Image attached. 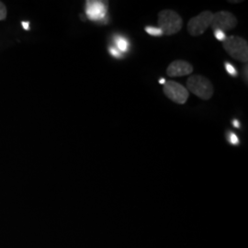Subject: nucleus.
Wrapping results in <instances>:
<instances>
[{
  "label": "nucleus",
  "instance_id": "obj_1",
  "mask_svg": "<svg viewBox=\"0 0 248 248\" xmlns=\"http://www.w3.org/2000/svg\"><path fill=\"white\" fill-rule=\"evenodd\" d=\"M183 27V19L172 9H164L158 13V28L164 35H174Z\"/></svg>",
  "mask_w": 248,
  "mask_h": 248
},
{
  "label": "nucleus",
  "instance_id": "obj_2",
  "mask_svg": "<svg viewBox=\"0 0 248 248\" xmlns=\"http://www.w3.org/2000/svg\"><path fill=\"white\" fill-rule=\"evenodd\" d=\"M224 50L236 61L248 62V42L239 36H229L222 42Z\"/></svg>",
  "mask_w": 248,
  "mask_h": 248
},
{
  "label": "nucleus",
  "instance_id": "obj_3",
  "mask_svg": "<svg viewBox=\"0 0 248 248\" xmlns=\"http://www.w3.org/2000/svg\"><path fill=\"white\" fill-rule=\"evenodd\" d=\"M187 91L193 93L198 98L203 100H208L213 97V84L210 80L203 76L194 75L189 77L186 80Z\"/></svg>",
  "mask_w": 248,
  "mask_h": 248
},
{
  "label": "nucleus",
  "instance_id": "obj_4",
  "mask_svg": "<svg viewBox=\"0 0 248 248\" xmlns=\"http://www.w3.org/2000/svg\"><path fill=\"white\" fill-rule=\"evenodd\" d=\"M213 13L212 11L205 10L198 16L190 18L187 23V31L191 36L202 35L213 21Z\"/></svg>",
  "mask_w": 248,
  "mask_h": 248
},
{
  "label": "nucleus",
  "instance_id": "obj_5",
  "mask_svg": "<svg viewBox=\"0 0 248 248\" xmlns=\"http://www.w3.org/2000/svg\"><path fill=\"white\" fill-rule=\"evenodd\" d=\"M163 91L168 98L177 104H185L189 96L187 89L175 81H168L164 85Z\"/></svg>",
  "mask_w": 248,
  "mask_h": 248
},
{
  "label": "nucleus",
  "instance_id": "obj_6",
  "mask_svg": "<svg viewBox=\"0 0 248 248\" xmlns=\"http://www.w3.org/2000/svg\"><path fill=\"white\" fill-rule=\"evenodd\" d=\"M237 26V18L228 11H219L213 14L211 27L213 31L220 30L222 31H229Z\"/></svg>",
  "mask_w": 248,
  "mask_h": 248
},
{
  "label": "nucleus",
  "instance_id": "obj_7",
  "mask_svg": "<svg viewBox=\"0 0 248 248\" xmlns=\"http://www.w3.org/2000/svg\"><path fill=\"white\" fill-rule=\"evenodd\" d=\"M108 2L100 0L86 1V14L88 18L93 21H98L105 18L108 12Z\"/></svg>",
  "mask_w": 248,
  "mask_h": 248
},
{
  "label": "nucleus",
  "instance_id": "obj_8",
  "mask_svg": "<svg viewBox=\"0 0 248 248\" xmlns=\"http://www.w3.org/2000/svg\"><path fill=\"white\" fill-rule=\"evenodd\" d=\"M193 72V66L186 61L176 60L171 62L167 69V74L170 78H179L188 76Z\"/></svg>",
  "mask_w": 248,
  "mask_h": 248
},
{
  "label": "nucleus",
  "instance_id": "obj_9",
  "mask_svg": "<svg viewBox=\"0 0 248 248\" xmlns=\"http://www.w3.org/2000/svg\"><path fill=\"white\" fill-rule=\"evenodd\" d=\"M116 45H117V49L121 52V53H125L128 51L129 49V43L126 39H124L121 36H118L116 38Z\"/></svg>",
  "mask_w": 248,
  "mask_h": 248
},
{
  "label": "nucleus",
  "instance_id": "obj_10",
  "mask_svg": "<svg viewBox=\"0 0 248 248\" xmlns=\"http://www.w3.org/2000/svg\"><path fill=\"white\" fill-rule=\"evenodd\" d=\"M145 31L152 36H156V37H160V36L164 35L162 31L160 30L159 28L157 27H151L148 26L145 28Z\"/></svg>",
  "mask_w": 248,
  "mask_h": 248
},
{
  "label": "nucleus",
  "instance_id": "obj_11",
  "mask_svg": "<svg viewBox=\"0 0 248 248\" xmlns=\"http://www.w3.org/2000/svg\"><path fill=\"white\" fill-rule=\"evenodd\" d=\"M225 69L232 77H237L238 76V72L233 67V65L231 64L230 62L225 63Z\"/></svg>",
  "mask_w": 248,
  "mask_h": 248
},
{
  "label": "nucleus",
  "instance_id": "obj_12",
  "mask_svg": "<svg viewBox=\"0 0 248 248\" xmlns=\"http://www.w3.org/2000/svg\"><path fill=\"white\" fill-rule=\"evenodd\" d=\"M7 15H8L7 8L4 5V3L0 1V20H4L5 18H7Z\"/></svg>",
  "mask_w": 248,
  "mask_h": 248
},
{
  "label": "nucleus",
  "instance_id": "obj_13",
  "mask_svg": "<svg viewBox=\"0 0 248 248\" xmlns=\"http://www.w3.org/2000/svg\"><path fill=\"white\" fill-rule=\"evenodd\" d=\"M214 36H215V38H216L218 41H220V42H223V41L226 39L225 32H223V31H220V30L214 31Z\"/></svg>",
  "mask_w": 248,
  "mask_h": 248
},
{
  "label": "nucleus",
  "instance_id": "obj_14",
  "mask_svg": "<svg viewBox=\"0 0 248 248\" xmlns=\"http://www.w3.org/2000/svg\"><path fill=\"white\" fill-rule=\"evenodd\" d=\"M229 141H230L232 144H239V139L238 137L233 133H230V137H229Z\"/></svg>",
  "mask_w": 248,
  "mask_h": 248
},
{
  "label": "nucleus",
  "instance_id": "obj_15",
  "mask_svg": "<svg viewBox=\"0 0 248 248\" xmlns=\"http://www.w3.org/2000/svg\"><path fill=\"white\" fill-rule=\"evenodd\" d=\"M109 53H111V55H112V56L117 57V58L121 57V55H122V53H121L117 48H115V47H111V48H109Z\"/></svg>",
  "mask_w": 248,
  "mask_h": 248
},
{
  "label": "nucleus",
  "instance_id": "obj_16",
  "mask_svg": "<svg viewBox=\"0 0 248 248\" xmlns=\"http://www.w3.org/2000/svg\"><path fill=\"white\" fill-rule=\"evenodd\" d=\"M248 64L246 63V64H245V66H243V70H242V75H243V78H244V80L246 81V83H248Z\"/></svg>",
  "mask_w": 248,
  "mask_h": 248
},
{
  "label": "nucleus",
  "instance_id": "obj_17",
  "mask_svg": "<svg viewBox=\"0 0 248 248\" xmlns=\"http://www.w3.org/2000/svg\"><path fill=\"white\" fill-rule=\"evenodd\" d=\"M21 24H22V26H23V28L25 29V30H30V22H28V21H22L21 22Z\"/></svg>",
  "mask_w": 248,
  "mask_h": 248
},
{
  "label": "nucleus",
  "instance_id": "obj_18",
  "mask_svg": "<svg viewBox=\"0 0 248 248\" xmlns=\"http://www.w3.org/2000/svg\"><path fill=\"white\" fill-rule=\"evenodd\" d=\"M233 125H234V127H236V128H239V122H238V121H233Z\"/></svg>",
  "mask_w": 248,
  "mask_h": 248
},
{
  "label": "nucleus",
  "instance_id": "obj_19",
  "mask_svg": "<svg viewBox=\"0 0 248 248\" xmlns=\"http://www.w3.org/2000/svg\"><path fill=\"white\" fill-rule=\"evenodd\" d=\"M166 79H164V78H162V79L159 80V83L161 84V85H165L166 84Z\"/></svg>",
  "mask_w": 248,
  "mask_h": 248
}]
</instances>
